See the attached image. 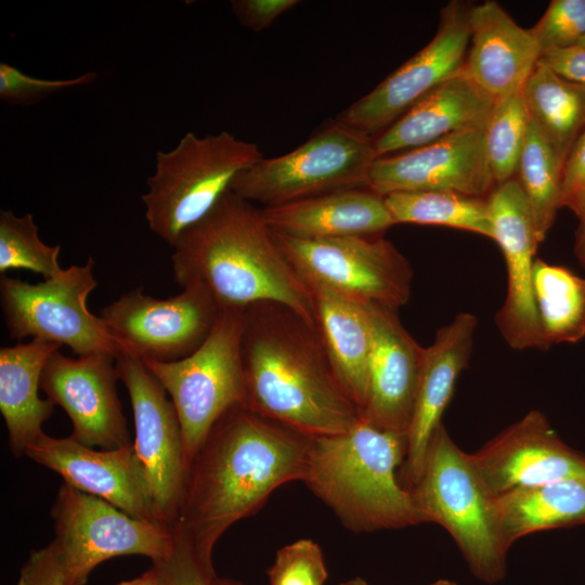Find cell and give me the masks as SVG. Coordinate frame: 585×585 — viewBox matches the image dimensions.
<instances>
[{
    "instance_id": "ee69618b",
    "label": "cell",
    "mask_w": 585,
    "mask_h": 585,
    "mask_svg": "<svg viewBox=\"0 0 585 585\" xmlns=\"http://www.w3.org/2000/svg\"><path fill=\"white\" fill-rule=\"evenodd\" d=\"M340 585H368V584L366 583V581H364L361 577H354L346 582H342ZM431 585H457V584L451 580L442 578V580H438L433 582Z\"/></svg>"
},
{
    "instance_id": "4fadbf2b",
    "label": "cell",
    "mask_w": 585,
    "mask_h": 585,
    "mask_svg": "<svg viewBox=\"0 0 585 585\" xmlns=\"http://www.w3.org/2000/svg\"><path fill=\"white\" fill-rule=\"evenodd\" d=\"M470 6L448 2L440 12L433 38L336 119L376 138L418 101L460 73L470 42Z\"/></svg>"
},
{
    "instance_id": "8fae6325",
    "label": "cell",
    "mask_w": 585,
    "mask_h": 585,
    "mask_svg": "<svg viewBox=\"0 0 585 585\" xmlns=\"http://www.w3.org/2000/svg\"><path fill=\"white\" fill-rule=\"evenodd\" d=\"M272 233L308 285H322L359 302L395 311L410 299L413 269L382 235L301 239Z\"/></svg>"
},
{
    "instance_id": "ba28073f",
    "label": "cell",
    "mask_w": 585,
    "mask_h": 585,
    "mask_svg": "<svg viewBox=\"0 0 585 585\" xmlns=\"http://www.w3.org/2000/svg\"><path fill=\"white\" fill-rule=\"evenodd\" d=\"M376 158L374 136L335 119L289 153L262 157L237 176L231 191L270 207L341 188L366 187Z\"/></svg>"
},
{
    "instance_id": "3957f363",
    "label": "cell",
    "mask_w": 585,
    "mask_h": 585,
    "mask_svg": "<svg viewBox=\"0 0 585 585\" xmlns=\"http://www.w3.org/2000/svg\"><path fill=\"white\" fill-rule=\"evenodd\" d=\"M172 248L177 284L204 286L221 310L271 301L315 323L312 290L280 249L261 208L232 191Z\"/></svg>"
},
{
    "instance_id": "d590c367",
    "label": "cell",
    "mask_w": 585,
    "mask_h": 585,
    "mask_svg": "<svg viewBox=\"0 0 585 585\" xmlns=\"http://www.w3.org/2000/svg\"><path fill=\"white\" fill-rule=\"evenodd\" d=\"M170 554L153 562L159 585H246L239 581L219 577L212 560L199 556L190 544L176 534Z\"/></svg>"
},
{
    "instance_id": "f6af8a7d",
    "label": "cell",
    "mask_w": 585,
    "mask_h": 585,
    "mask_svg": "<svg viewBox=\"0 0 585 585\" xmlns=\"http://www.w3.org/2000/svg\"><path fill=\"white\" fill-rule=\"evenodd\" d=\"M577 44L585 47V37L581 39Z\"/></svg>"
},
{
    "instance_id": "ab89813d",
    "label": "cell",
    "mask_w": 585,
    "mask_h": 585,
    "mask_svg": "<svg viewBox=\"0 0 585 585\" xmlns=\"http://www.w3.org/2000/svg\"><path fill=\"white\" fill-rule=\"evenodd\" d=\"M298 3V0H235L231 5L242 25L261 31Z\"/></svg>"
},
{
    "instance_id": "d6a6232c",
    "label": "cell",
    "mask_w": 585,
    "mask_h": 585,
    "mask_svg": "<svg viewBox=\"0 0 585 585\" xmlns=\"http://www.w3.org/2000/svg\"><path fill=\"white\" fill-rule=\"evenodd\" d=\"M61 246H49L38 235V226L31 213L16 216L12 211L0 212V273L24 269L41 274L44 280L60 274Z\"/></svg>"
},
{
    "instance_id": "4316f807",
    "label": "cell",
    "mask_w": 585,
    "mask_h": 585,
    "mask_svg": "<svg viewBox=\"0 0 585 585\" xmlns=\"http://www.w3.org/2000/svg\"><path fill=\"white\" fill-rule=\"evenodd\" d=\"M493 517L507 551L528 534L585 523V474L517 489L493 498Z\"/></svg>"
},
{
    "instance_id": "60d3db41",
    "label": "cell",
    "mask_w": 585,
    "mask_h": 585,
    "mask_svg": "<svg viewBox=\"0 0 585 585\" xmlns=\"http://www.w3.org/2000/svg\"><path fill=\"white\" fill-rule=\"evenodd\" d=\"M538 63L562 78L585 86V47L571 46L544 52Z\"/></svg>"
},
{
    "instance_id": "484cf974",
    "label": "cell",
    "mask_w": 585,
    "mask_h": 585,
    "mask_svg": "<svg viewBox=\"0 0 585 585\" xmlns=\"http://www.w3.org/2000/svg\"><path fill=\"white\" fill-rule=\"evenodd\" d=\"M309 287L315 323L332 364L362 415L367 403L373 346L366 306L322 285Z\"/></svg>"
},
{
    "instance_id": "7c38bea8",
    "label": "cell",
    "mask_w": 585,
    "mask_h": 585,
    "mask_svg": "<svg viewBox=\"0 0 585 585\" xmlns=\"http://www.w3.org/2000/svg\"><path fill=\"white\" fill-rule=\"evenodd\" d=\"M182 288L176 296L157 299L140 286L102 310L100 317L119 355L172 362L202 346L221 309L204 286L192 283Z\"/></svg>"
},
{
    "instance_id": "6da1fadb",
    "label": "cell",
    "mask_w": 585,
    "mask_h": 585,
    "mask_svg": "<svg viewBox=\"0 0 585 585\" xmlns=\"http://www.w3.org/2000/svg\"><path fill=\"white\" fill-rule=\"evenodd\" d=\"M312 438L244 405L216 422L188 465L172 530L212 560L217 541L270 494L302 481Z\"/></svg>"
},
{
    "instance_id": "7402d4cb",
    "label": "cell",
    "mask_w": 585,
    "mask_h": 585,
    "mask_svg": "<svg viewBox=\"0 0 585 585\" xmlns=\"http://www.w3.org/2000/svg\"><path fill=\"white\" fill-rule=\"evenodd\" d=\"M469 23L467 77L496 102L521 90L541 57L531 30L493 0L471 5Z\"/></svg>"
},
{
    "instance_id": "e575fe53",
    "label": "cell",
    "mask_w": 585,
    "mask_h": 585,
    "mask_svg": "<svg viewBox=\"0 0 585 585\" xmlns=\"http://www.w3.org/2000/svg\"><path fill=\"white\" fill-rule=\"evenodd\" d=\"M541 55L549 50L578 43L585 37V0H552L530 28Z\"/></svg>"
},
{
    "instance_id": "5bb4252c",
    "label": "cell",
    "mask_w": 585,
    "mask_h": 585,
    "mask_svg": "<svg viewBox=\"0 0 585 585\" xmlns=\"http://www.w3.org/2000/svg\"><path fill=\"white\" fill-rule=\"evenodd\" d=\"M116 372L129 393L135 429L133 446L146 473L158 521L172 529L187 472L177 411L141 360L119 355Z\"/></svg>"
},
{
    "instance_id": "9a60e30c",
    "label": "cell",
    "mask_w": 585,
    "mask_h": 585,
    "mask_svg": "<svg viewBox=\"0 0 585 585\" xmlns=\"http://www.w3.org/2000/svg\"><path fill=\"white\" fill-rule=\"evenodd\" d=\"M117 379L113 355L68 358L57 350L43 367L40 389L70 418L72 438L87 446L110 450L132 443Z\"/></svg>"
},
{
    "instance_id": "f35d334b",
    "label": "cell",
    "mask_w": 585,
    "mask_h": 585,
    "mask_svg": "<svg viewBox=\"0 0 585 585\" xmlns=\"http://www.w3.org/2000/svg\"><path fill=\"white\" fill-rule=\"evenodd\" d=\"M15 585H66L62 566L51 544L30 552Z\"/></svg>"
},
{
    "instance_id": "7bdbcfd3",
    "label": "cell",
    "mask_w": 585,
    "mask_h": 585,
    "mask_svg": "<svg viewBox=\"0 0 585 585\" xmlns=\"http://www.w3.org/2000/svg\"><path fill=\"white\" fill-rule=\"evenodd\" d=\"M117 585H159L155 568L152 566L146 572L129 581H122Z\"/></svg>"
},
{
    "instance_id": "f546056e",
    "label": "cell",
    "mask_w": 585,
    "mask_h": 585,
    "mask_svg": "<svg viewBox=\"0 0 585 585\" xmlns=\"http://www.w3.org/2000/svg\"><path fill=\"white\" fill-rule=\"evenodd\" d=\"M394 223L443 225L493 239L486 198L454 192H394L384 196Z\"/></svg>"
},
{
    "instance_id": "f1b7e54d",
    "label": "cell",
    "mask_w": 585,
    "mask_h": 585,
    "mask_svg": "<svg viewBox=\"0 0 585 585\" xmlns=\"http://www.w3.org/2000/svg\"><path fill=\"white\" fill-rule=\"evenodd\" d=\"M533 295L543 339L576 343L585 337V278L570 269L536 258Z\"/></svg>"
},
{
    "instance_id": "4dcf8cb0",
    "label": "cell",
    "mask_w": 585,
    "mask_h": 585,
    "mask_svg": "<svg viewBox=\"0 0 585 585\" xmlns=\"http://www.w3.org/2000/svg\"><path fill=\"white\" fill-rule=\"evenodd\" d=\"M562 166L554 147L531 121L516 179L526 199L538 243L546 238L560 208Z\"/></svg>"
},
{
    "instance_id": "1f68e13d",
    "label": "cell",
    "mask_w": 585,
    "mask_h": 585,
    "mask_svg": "<svg viewBox=\"0 0 585 585\" xmlns=\"http://www.w3.org/2000/svg\"><path fill=\"white\" fill-rule=\"evenodd\" d=\"M522 89L495 103L484 128L485 154L496 185L516 177L526 140L531 119Z\"/></svg>"
},
{
    "instance_id": "74e56055",
    "label": "cell",
    "mask_w": 585,
    "mask_h": 585,
    "mask_svg": "<svg viewBox=\"0 0 585 585\" xmlns=\"http://www.w3.org/2000/svg\"><path fill=\"white\" fill-rule=\"evenodd\" d=\"M585 216V129L569 152L561 172L560 208Z\"/></svg>"
},
{
    "instance_id": "d4e9b609",
    "label": "cell",
    "mask_w": 585,
    "mask_h": 585,
    "mask_svg": "<svg viewBox=\"0 0 585 585\" xmlns=\"http://www.w3.org/2000/svg\"><path fill=\"white\" fill-rule=\"evenodd\" d=\"M61 344L43 339L0 349V411L16 456L42 433V425L53 413L54 403L39 396L43 367Z\"/></svg>"
},
{
    "instance_id": "30bf717a",
    "label": "cell",
    "mask_w": 585,
    "mask_h": 585,
    "mask_svg": "<svg viewBox=\"0 0 585 585\" xmlns=\"http://www.w3.org/2000/svg\"><path fill=\"white\" fill-rule=\"evenodd\" d=\"M95 262L72 265L37 284L2 275L0 302L10 337L38 338L65 344L79 355L105 353L117 359L118 349L104 322L87 308L98 286Z\"/></svg>"
},
{
    "instance_id": "b9f144b4",
    "label": "cell",
    "mask_w": 585,
    "mask_h": 585,
    "mask_svg": "<svg viewBox=\"0 0 585 585\" xmlns=\"http://www.w3.org/2000/svg\"><path fill=\"white\" fill-rule=\"evenodd\" d=\"M574 253L577 261L585 268V216L578 220L575 233Z\"/></svg>"
},
{
    "instance_id": "44dd1931",
    "label": "cell",
    "mask_w": 585,
    "mask_h": 585,
    "mask_svg": "<svg viewBox=\"0 0 585 585\" xmlns=\"http://www.w3.org/2000/svg\"><path fill=\"white\" fill-rule=\"evenodd\" d=\"M365 306L373 346L362 419L406 435L425 348L404 328L398 311L374 303Z\"/></svg>"
},
{
    "instance_id": "83f0119b",
    "label": "cell",
    "mask_w": 585,
    "mask_h": 585,
    "mask_svg": "<svg viewBox=\"0 0 585 585\" xmlns=\"http://www.w3.org/2000/svg\"><path fill=\"white\" fill-rule=\"evenodd\" d=\"M522 92L531 121L563 164L585 129V86L569 81L537 63Z\"/></svg>"
},
{
    "instance_id": "cb8c5ba5",
    "label": "cell",
    "mask_w": 585,
    "mask_h": 585,
    "mask_svg": "<svg viewBox=\"0 0 585 585\" xmlns=\"http://www.w3.org/2000/svg\"><path fill=\"white\" fill-rule=\"evenodd\" d=\"M268 226L301 239L381 236L394 225L384 196L367 187H349L261 208Z\"/></svg>"
},
{
    "instance_id": "2e32d148",
    "label": "cell",
    "mask_w": 585,
    "mask_h": 585,
    "mask_svg": "<svg viewBox=\"0 0 585 585\" xmlns=\"http://www.w3.org/2000/svg\"><path fill=\"white\" fill-rule=\"evenodd\" d=\"M495 240L507 268V294L495 315L496 325L516 350H547L533 295V266L538 240L531 212L515 178L497 184L486 197Z\"/></svg>"
},
{
    "instance_id": "ffe728a7",
    "label": "cell",
    "mask_w": 585,
    "mask_h": 585,
    "mask_svg": "<svg viewBox=\"0 0 585 585\" xmlns=\"http://www.w3.org/2000/svg\"><path fill=\"white\" fill-rule=\"evenodd\" d=\"M477 324L476 315L461 312L439 328L432 344L425 348L405 457L399 470V480L407 491L419 480L432 435L468 364Z\"/></svg>"
},
{
    "instance_id": "5b68a950",
    "label": "cell",
    "mask_w": 585,
    "mask_h": 585,
    "mask_svg": "<svg viewBox=\"0 0 585 585\" xmlns=\"http://www.w3.org/2000/svg\"><path fill=\"white\" fill-rule=\"evenodd\" d=\"M263 157L256 143L230 132H186L170 151L156 154L154 173L141 196L153 233L171 247L231 192L234 180Z\"/></svg>"
},
{
    "instance_id": "9c48e42d",
    "label": "cell",
    "mask_w": 585,
    "mask_h": 585,
    "mask_svg": "<svg viewBox=\"0 0 585 585\" xmlns=\"http://www.w3.org/2000/svg\"><path fill=\"white\" fill-rule=\"evenodd\" d=\"M55 537L50 543L66 585H84L96 566L107 559L140 555L153 562L167 557L174 531L134 518L110 503L63 483L51 508Z\"/></svg>"
},
{
    "instance_id": "e0dca14e",
    "label": "cell",
    "mask_w": 585,
    "mask_h": 585,
    "mask_svg": "<svg viewBox=\"0 0 585 585\" xmlns=\"http://www.w3.org/2000/svg\"><path fill=\"white\" fill-rule=\"evenodd\" d=\"M496 186L484 147V128L374 160L366 187L394 192L442 191L486 198Z\"/></svg>"
},
{
    "instance_id": "ac0fdd59",
    "label": "cell",
    "mask_w": 585,
    "mask_h": 585,
    "mask_svg": "<svg viewBox=\"0 0 585 585\" xmlns=\"http://www.w3.org/2000/svg\"><path fill=\"white\" fill-rule=\"evenodd\" d=\"M469 459L491 498L585 474V456L569 447L536 410L469 454Z\"/></svg>"
},
{
    "instance_id": "836d02e7",
    "label": "cell",
    "mask_w": 585,
    "mask_h": 585,
    "mask_svg": "<svg viewBox=\"0 0 585 585\" xmlns=\"http://www.w3.org/2000/svg\"><path fill=\"white\" fill-rule=\"evenodd\" d=\"M268 575L270 585H324L328 577L320 546L308 538L280 548Z\"/></svg>"
},
{
    "instance_id": "603a6c76",
    "label": "cell",
    "mask_w": 585,
    "mask_h": 585,
    "mask_svg": "<svg viewBox=\"0 0 585 585\" xmlns=\"http://www.w3.org/2000/svg\"><path fill=\"white\" fill-rule=\"evenodd\" d=\"M495 103L461 70L375 138L377 158L417 148L455 133L483 129Z\"/></svg>"
},
{
    "instance_id": "52a82bcc",
    "label": "cell",
    "mask_w": 585,
    "mask_h": 585,
    "mask_svg": "<svg viewBox=\"0 0 585 585\" xmlns=\"http://www.w3.org/2000/svg\"><path fill=\"white\" fill-rule=\"evenodd\" d=\"M243 311L221 310L207 339L181 360L142 361L174 405L187 468L222 415L234 406H245Z\"/></svg>"
},
{
    "instance_id": "8d00e7d4",
    "label": "cell",
    "mask_w": 585,
    "mask_h": 585,
    "mask_svg": "<svg viewBox=\"0 0 585 585\" xmlns=\"http://www.w3.org/2000/svg\"><path fill=\"white\" fill-rule=\"evenodd\" d=\"M95 78V73L88 72L75 78L43 79L0 63V99L14 105H31L65 89L92 83Z\"/></svg>"
},
{
    "instance_id": "7a4b0ae2",
    "label": "cell",
    "mask_w": 585,
    "mask_h": 585,
    "mask_svg": "<svg viewBox=\"0 0 585 585\" xmlns=\"http://www.w3.org/2000/svg\"><path fill=\"white\" fill-rule=\"evenodd\" d=\"M245 406L310 438L352 429L362 415L315 323L278 302L243 311Z\"/></svg>"
},
{
    "instance_id": "8992f818",
    "label": "cell",
    "mask_w": 585,
    "mask_h": 585,
    "mask_svg": "<svg viewBox=\"0 0 585 585\" xmlns=\"http://www.w3.org/2000/svg\"><path fill=\"white\" fill-rule=\"evenodd\" d=\"M410 492L424 522L438 523L451 534L478 580L494 584L505 577L507 550L497 536L493 498L482 486L469 454L454 443L442 424Z\"/></svg>"
},
{
    "instance_id": "277c9868",
    "label": "cell",
    "mask_w": 585,
    "mask_h": 585,
    "mask_svg": "<svg viewBox=\"0 0 585 585\" xmlns=\"http://www.w3.org/2000/svg\"><path fill=\"white\" fill-rule=\"evenodd\" d=\"M406 435L361 419L352 429L312 438L302 482L354 532L424 522L399 480Z\"/></svg>"
},
{
    "instance_id": "d6986e66",
    "label": "cell",
    "mask_w": 585,
    "mask_h": 585,
    "mask_svg": "<svg viewBox=\"0 0 585 585\" xmlns=\"http://www.w3.org/2000/svg\"><path fill=\"white\" fill-rule=\"evenodd\" d=\"M25 455L58 473L70 486L100 497L134 518L160 523L133 442L99 451L70 435L54 438L43 432L27 446Z\"/></svg>"
}]
</instances>
